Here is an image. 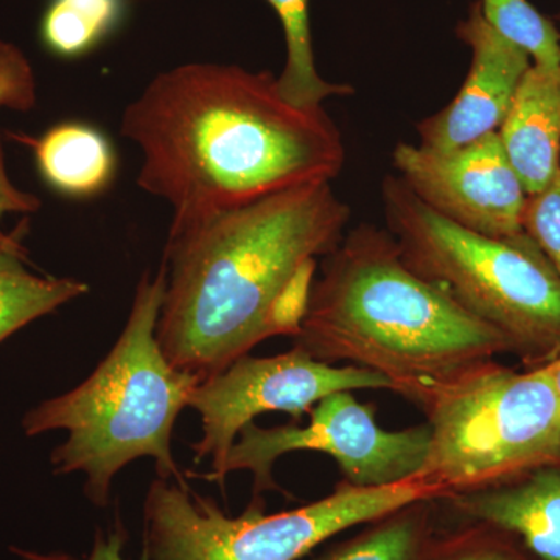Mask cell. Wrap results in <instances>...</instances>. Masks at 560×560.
I'll return each instance as SVG.
<instances>
[{
  "label": "cell",
  "instance_id": "obj_1",
  "mask_svg": "<svg viewBox=\"0 0 560 560\" xmlns=\"http://www.w3.org/2000/svg\"><path fill=\"white\" fill-rule=\"evenodd\" d=\"M142 151L140 189L167 201L171 228L340 175L341 132L323 106L280 95L272 73L190 62L162 72L121 116Z\"/></svg>",
  "mask_w": 560,
  "mask_h": 560
},
{
  "label": "cell",
  "instance_id": "obj_2",
  "mask_svg": "<svg viewBox=\"0 0 560 560\" xmlns=\"http://www.w3.org/2000/svg\"><path fill=\"white\" fill-rule=\"evenodd\" d=\"M349 219L320 180L171 228L156 326L167 360L202 382L268 338L296 337L316 259L340 245Z\"/></svg>",
  "mask_w": 560,
  "mask_h": 560
},
{
  "label": "cell",
  "instance_id": "obj_3",
  "mask_svg": "<svg viewBox=\"0 0 560 560\" xmlns=\"http://www.w3.org/2000/svg\"><path fill=\"white\" fill-rule=\"evenodd\" d=\"M293 340L324 363L381 374L420 410L442 386L512 353L500 330L416 275L393 235L372 224L350 231L326 256Z\"/></svg>",
  "mask_w": 560,
  "mask_h": 560
},
{
  "label": "cell",
  "instance_id": "obj_4",
  "mask_svg": "<svg viewBox=\"0 0 560 560\" xmlns=\"http://www.w3.org/2000/svg\"><path fill=\"white\" fill-rule=\"evenodd\" d=\"M167 289V267L142 275L119 340L94 372L69 393L44 400L22 419L27 436L68 431L50 460L57 475L83 474L84 493L98 508L109 503L110 486L124 467L154 459L158 477L187 486L173 458L176 419L189 407L200 378L176 370L156 338Z\"/></svg>",
  "mask_w": 560,
  "mask_h": 560
},
{
  "label": "cell",
  "instance_id": "obj_5",
  "mask_svg": "<svg viewBox=\"0 0 560 560\" xmlns=\"http://www.w3.org/2000/svg\"><path fill=\"white\" fill-rule=\"evenodd\" d=\"M383 212L401 259L500 330L512 355L537 370L560 353V279L526 234L495 238L444 219L400 176L382 184Z\"/></svg>",
  "mask_w": 560,
  "mask_h": 560
},
{
  "label": "cell",
  "instance_id": "obj_6",
  "mask_svg": "<svg viewBox=\"0 0 560 560\" xmlns=\"http://www.w3.org/2000/svg\"><path fill=\"white\" fill-rule=\"evenodd\" d=\"M422 411L430 447L418 478L447 495L560 463V399L541 368L488 361L438 389Z\"/></svg>",
  "mask_w": 560,
  "mask_h": 560
},
{
  "label": "cell",
  "instance_id": "obj_7",
  "mask_svg": "<svg viewBox=\"0 0 560 560\" xmlns=\"http://www.w3.org/2000/svg\"><path fill=\"white\" fill-rule=\"evenodd\" d=\"M447 492L422 478L361 488L345 481L330 495L298 510L265 514L254 497L238 517L189 486L158 478L147 492L145 550L151 560H301L323 541L353 526Z\"/></svg>",
  "mask_w": 560,
  "mask_h": 560
},
{
  "label": "cell",
  "instance_id": "obj_8",
  "mask_svg": "<svg viewBox=\"0 0 560 560\" xmlns=\"http://www.w3.org/2000/svg\"><path fill=\"white\" fill-rule=\"evenodd\" d=\"M307 425L290 423L260 429L250 422L241 431L219 470L190 475L224 482L231 471L254 475V495L278 489L272 466L291 452H320L337 460L346 481L361 488H381L418 478L430 447V427L400 431L381 429L372 405L360 404L352 390H338L312 408Z\"/></svg>",
  "mask_w": 560,
  "mask_h": 560
},
{
  "label": "cell",
  "instance_id": "obj_9",
  "mask_svg": "<svg viewBox=\"0 0 560 560\" xmlns=\"http://www.w3.org/2000/svg\"><path fill=\"white\" fill-rule=\"evenodd\" d=\"M355 389H390V383L366 368L324 363L296 346L275 357H242L191 390L189 408L202 423L201 441L191 445L195 463L212 459L213 474L257 416L287 412L301 422L324 397Z\"/></svg>",
  "mask_w": 560,
  "mask_h": 560
},
{
  "label": "cell",
  "instance_id": "obj_10",
  "mask_svg": "<svg viewBox=\"0 0 560 560\" xmlns=\"http://www.w3.org/2000/svg\"><path fill=\"white\" fill-rule=\"evenodd\" d=\"M393 162L412 194L444 219L488 237L522 234L528 194L499 132L451 151L399 143Z\"/></svg>",
  "mask_w": 560,
  "mask_h": 560
},
{
  "label": "cell",
  "instance_id": "obj_11",
  "mask_svg": "<svg viewBox=\"0 0 560 560\" xmlns=\"http://www.w3.org/2000/svg\"><path fill=\"white\" fill-rule=\"evenodd\" d=\"M456 33L470 47V70L455 101L418 125L423 149L451 151L497 132L530 68L529 55L486 21L480 2Z\"/></svg>",
  "mask_w": 560,
  "mask_h": 560
},
{
  "label": "cell",
  "instance_id": "obj_12",
  "mask_svg": "<svg viewBox=\"0 0 560 560\" xmlns=\"http://www.w3.org/2000/svg\"><path fill=\"white\" fill-rule=\"evenodd\" d=\"M442 500L478 525L517 537L534 558L560 560V463L504 485L455 492Z\"/></svg>",
  "mask_w": 560,
  "mask_h": 560
},
{
  "label": "cell",
  "instance_id": "obj_13",
  "mask_svg": "<svg viewBox=\"0 0 560 560\" xmlns=\"http://www.w3.org/2000/svg\"><path fill=\"white\" fill-rule=\"evenodd\" d=\"M497 132L526 194L544 190L560 168V68L530 66Z\"/></svg>",
  "mask_w": 560,
  "mask_h": 560
},
{
  "label": "cell",
  "instance_id": "obj_14",
  "mask_svg": "<svg viewBox=\"0 0 560 560\" xmlns=\"http://www.w3.org/2000/svg\"><path fill=\"white\" fill-rule=\"evenodd\" d=\"M22 140L32 147L40 179L61 197L91 200L116 179L119 160L114 143L86 121H60L38 139Z\"/></svg>",
  "mask_w": 560,
  "mask_h": 560
},
{
  "label": "cell",
  "instance_id": "obj_15",
  "mask_svg": "<svg viewBox=\"0 0 560 560\" xmlns=\"http://www.w3.org/2000/svg\"><path fill=\"white\" fill-rule=\"evenodd\" d=\"M25 261L24 245L0 248V342L90 291L81 280L33 275Z\"/></svg>",
  "mask_w": 560,
  "mask_h": 560
},
{
  "label": "cell",
  "instance_id": "obj_16",
  "mask_svg": "<svg viewBox=\"0 0 560 560\" xmlns=\"http://www.w3.org/2000/svg\"><path fill=\"white\" fill-rule=\"evenodd\" d=\"M423 500L368 523L352 539L312 560H430L436 537L431 503Z\"/></svg>",
  "mask_w": 560,
  "mask_h": 560
},
{
  "label": "cell",
  "instance_id": "obj_17",
  "mask_svg": "<svg viewBox=\"0 0 560 560\" xmlns=\"http://www.w3.org/2000/svg\"><path fill=\"white\" fill-rule=\"evenodd\" d=\"M127 9V0H49L40 18V43L54 57L77 60L117 32Z\"/></svg>",
  "mask_w": 560,
  "mask_h": 560
},
{
  "label": "cell",
  "instance_id": "obj_18",
  "mask_svg": "<svg viewBox=\"0 0 560 560\" xmlns=\"http://www.w3.org/2000/svg\"><path fill=\"white\" fill-rule=\"evenodd\" d=\"M278 14L285 36V68L278 77L280 95L301 108H319L330 95H349L350 84L323 80L313 55L308 0H267Z\"/></svg>",
  "mask_w": 560,
  "mask_h": 560
},
{
  "label": "cell",
  "instance_id": "obj_19",
  "mask_svg": "<svg viewBox=\"0 0 560 560\" xmlns=\"http://www.w3.org/2000/svg\"><path fill=\"white\" fill-rule=\"evenodd\" d=\"M486 21L521 47L536 65L560 68V36L528 0H481Z\"/></svg>",
  "mask_w": 560,
  "mask_h": 560
},
{
  "label": "cell",
  "instance_id": "obj_20",
  "mask_svg": "<svg viewBox=\"0 0 560 560\" xmlns=\"http://www.w3.org/2000/svg\"><path fill=\"white\" fill-rule=\"evenodd\" d=\"M478 526L451 539L436 540L430 560H539L512 534Z\"/></svg>",
  "mask_w": 560,
  "mask_h": 560
},
{
  "label": "cell",
  "instance_id": "obj_21",
  "mask_svg": "<svg viewBox=\"0 0 560 560\" xmlns=\"http://www.w3.org/2000/svg\"><path fill=\"white\" fill-rule=\"evenodd\" d=\"M522 226L544 250L560 279V168L544 190L526 198Z\"/></svg>",
  "mask_w": 560,
  "mask_h": 560
},
{
  "label": "cell",
  "instance_id": "obj_22",
  "mask_svg": "<svg viewBox=\"0 0 560 560\" xmlns=\"http://www.w3.org/2000/svg\"><path fill=\"white\" fill-rule=\"evenodd\" d=\"M36 105V80L27 57L0 40V108L27 113Z\"/></svg>",
  "mask_w": 560,
  "mask_h": 560
},
{
  "label": "cell",
  "instance_id": "obj_23",
  "mask_svg": "<svg viewBox=\"0 0 560 560\" xmlns=\"http://www.w3.org/2000/svg\"><path fill=\"white\" fill-rule=\"evenodd\" d=\"M40 200L36 195L28 194L18 189L11 183L5 167V153H3L2 136H0V220L5 213H33L38 212ZM27 221L16 228L13 234H5L0 230V248H10V246L22 245Z\"/></svg>",
  "mask_w": 560,
  "mask_h": 560
},
{
  "label": "cell",
  "instance_id": "obj_24",
  "mask_svg": "<svg viewBox=\"0 0 560 560\" xmlns=\"http://www.w3.org/2000/svg\"><path fill=\"white\" fill-rule=\"evenodd\" d=\"M127 540L128 534L125 530V526L117 522L116 526L106 534L101 529L97 530L91 555L84 559L73 558V556L65 555V552L43 555V552L22 550V548L14 547L11 548V551L20 556L22 560H128L124 558V548ZM140 560H151L149 552L143 550Z\"/></svg>",
  "mask_w": 560,
  "mask_h": 560
},
{
  "label": "cell",
  "instance_id": "obj_25",
  "mask_svg": "<svg viewBox=\"0 0 560 560\" xmlns=\"http://www.w3.org/2000/svg\"><path fill=\"white\" fill-rule=\"evenodd\" d=\"M541 370H544L545 375H547L548 381H550L552 388H555L560 399V353L551 363L541 366Z\"/></svg>",
  "mask_w": 560,
  "mask_h": 560
}]
</instances>
